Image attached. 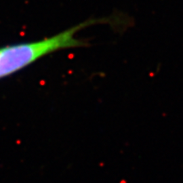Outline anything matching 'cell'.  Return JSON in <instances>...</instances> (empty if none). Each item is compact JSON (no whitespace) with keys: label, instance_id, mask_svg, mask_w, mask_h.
<instances>
[{"label":"cell","instance_id":"6da1fadb","mask_svg":"<svg viewBox=\"0 0 183 183\" xmlns=\"http://www.w3.org/2000/svg\"><path fill=\"white\" fill-rule=\"evenodd\" d=\"M111 21H115V19L110 17L88 19L49 37L0 48V79L23 70L52 53L89 46V42L76 37V33L88 26L109 24Z\"/></svg>","mask_w":183,"mask_h":183}]
</instances>
